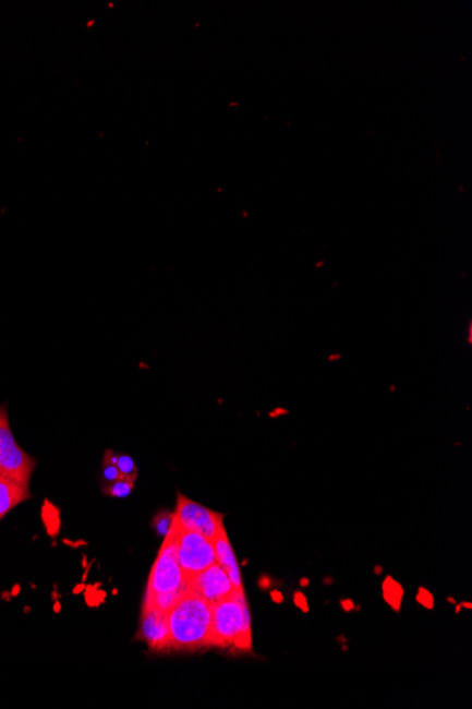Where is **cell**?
<instances>
[{"mask_svg":"<svg viewBox=\"0 0 472 709\" xmlns=\"http://www.w3.org/2000/svg\"><path fill=\"white\" fill-rule=\"evenodd\" d=\"M154 528L160 537H166L169 534L171 527L174 525V513L170 512H160L154 518Z\"/></svg>","mask_w":472,"mask_h":709,"instance_id":"obj_14","label":"cell"},{"mask_svg":"<svg viewBox=\"0 0 472 709\" xmlns=\"http://www.w3.org/2000/svg\"><path fill=\"white\" fill-rule=\"evenodd\" d=\"M271 597H274L275 601L278 603L283 602V597H281L279 592L271 593Z\"/></svg>","mask_w":472,"mask_h":709,"instance_id":"obj_19","label":"cell"},{"mask_svg":"<svg viewBox=\"0 0 472 709\" xmlns=\"http://www.w3.org/2000/svg\"><path fill=\"white\" fill-rule=\"evenodd\" d=\"M213 544L214 550H216L217 563L227 570L233 588H243L240 565H238L235 555H233L232 545L230 540H228L227 531H222L221 534L213 541Z\"/></svg>","mask_w":472,"mask_h":709,"instance_id":"obj_9","label":"cell"},{"mask_svg":"<svg viewBox=\"0 0 472 709\" xmlns=\"http://www.w3.org/2000/svg\"><path fill=\"white\" fill-rule=\"evenodd\" d=\"M250 611L243 588L213 603L211 640L209 646L230 649L240 636L245 613Z\"/></svg>","mask_w":472,"mask_h":709,"instance_id":"obj_2","label":"cell"},{"mask_svg":"<svg viewBox=\"0 0 472 709\" xmlns=\"http://www.w3.org/2000/svg\"><path fill=\"white\" fill-rule=\"evenodd\" d=\"M384 597L395 609H399L402 603L403 589L392 578H388L384 584Z\"/></svg>","mask_w":472,"mask_h":709,"instance_id":"obj_11","label":"cell"},{"mask_svg":"<svg viewBox=\"0 0 472 709\" xmlns=\"http://www.w3.org/2000/svg\"><path fill=\"white\" fill-rule=\"evenodd\" d=\"M104 478L108 480L109 483L116 482V480L121 479V473L116 465H104Z\"/></svg>","mask_w":472,"mask_h":709,"instance_id":"obj_15","label":"cell"},{"mask_svg":"<svg viewBox=\"0 0 472 709\" xmlns=\"http://www.w3.org/2000/svg\"><path fill=\"white\" fill-rule=\"evenodd\" d=\"M302 585H308V580H307V579H303V580H302Z\"/></svg>","mask_w":472,"mask_h":709,"instance_id":"obj_20","label":"cell"},{"mask_svg":"<svg viewBox=\"0 0 472 709\" xmlns=\"http://www.w3.org/2000/svg\"><path fill=\"white\" fill-rule=\"evenodd\" d=\"M167 617L171 650L195 651L209 646L213 603L197 593L185 591L167 612Z\"/></svg>","mask_w":472,"mask_h":709,"instance_id":"obj_1","label":"cell"},{"mask_svg":"<svg viewBox=\"0 0 472 709\" xmlns=\"http://www.w3.org/2000/svg\"><path fill=\"white\" fill-rule=\"evenodd\" d=\"M35 468V458L17 445L9 423L7 408L0 406V469L4 478L28 488Z\"/></svg>","mask_w":472,"mask_h":709,"instance_id":"obj_4","label":"cell"},{"mask_svg":"<svg viewBox=\"0 0 472 709\" xmlns=\"http://www.w3.org/2000/svg\"><path fill=\"white\" fill-rule=\"evenodd\" d=\"M119 455L113 450L105 452L104 465H116L118 464Z\"/></svg>","mask_w":472,"mask_h":709,"instance_id":"obj_18","label":"cell"},{"mask_svg":"<svg viewBox=\"0 0 472 709\" xmlns=\"http://www.w3.org/2000/svg\"><path fill=\"white\" fill-rule=\"evenodd\" d=\"M31 498V490L12 479L0 478V520L17 504Z\"/></svg>","mask_w":472,"mask_h":709,"instance_id":"obj_10","label":"cell"},{"mask_svg":"<svg viewBox=\"0 0 472 709\" xmlns=\"http://www.w3.org/2000/svg\"><path fill=\"white\" fill-rule=\"evenodd\" d=\"M294 604H298L303 612L308 611L307 598L302 592L294 593Z\"/></svg>","mask_w":472,"mask_h":709,"instance_id":"obj_17","label":"cell"},{"mask_svg":"<svg viewBox=\"0 0 472 709\" xmlns=\"http://www.w3.org/2000/svg\"><path fill=\"white\" fill-rule=\"evenodd\" d=\"M417 601L426 608H433V597L426 591V589H421L417 594Z\"/></svg>","mask_w":472,"mask_h":709,"instance_id":"obj_16","label":"cell"},{"mask_svg":"<svg viewBox=\"0 0 472 709\" xmlns=\"http://www.w3.org/2000/svg\"><path fill=\"white\" fill-rule=\"evenodd\" d=\"M185 578L180 568L178 551H176L174 532L170 530L165 537L159 555H157L149 580H147L146 598L160 597V594L184 593Z\"/></svg>","mask_w":472,"mask_h":709,"instance_id":"obj_3","label":"cell"},{"mask_svg":"<svg viewBox=\"0 0 472 709\" xmlns=\"http://www.w3.org/2000/svg\"><path fill=\"white\" fill-rule=\"evenodd\" d=\"M0 478H3L2 469H0Z\"/></svg>","mask_w":472,"mask_h":709,"instance_id":"obj_21","label":"cell"},{"mask_svg":"<svg viewBox=\"0 0 472 709\" xmlns=\"http://www.w3.org/2000/svg\"><path fill=\"white\" fill-rule=\"evenodd\" d=\"M137 639L155 651L170 649V629L167 612L160 611L149 603L143 604L141 630Z\"/></svg>","mask_w":472,"mask_h":709,"instance_id":"obj_8","label":"cell"},{"mask_svg":"<svg viewBox=\"0 0 472 709\" xmlns=\"http://www.w3.org/2000/svg\"><path fill=\"white\" fill-rule=\"evenodd\" d=\"M133 486H135V483L129 482L125 479H119L105 486L104 493L112 497H128L132 493Z\"/></svg>","mask_w":472,"mask_h":709,"instance_id":"obj_13","label":"cell"},{"mask_svg":"<svg viewBox=\"0 0 472 709\" xmlns=\"http://www.w3.org/2000/svg\"><path fill=\"white\" fill-rule=\"evenodd\" d=\"M187 591L199 594L205 601L216 603L235 591L227 570L218 563L185 579Z\"/></svg>","mask_w":472,"mask_h":709,"instance_id":"obj_7","label":"cell"},{"mask_svg":"<svg viewBox=\"0 0 472 709\" xmlns=\"http://www.w3.org/2000/svg\"><path fill=\"white\" fill-rule=\"evenodd\" d=\"M174 522L180 528L197 532V534L205 537V539L211 542L222 531H227L226 527H223V514L209 510V508L193 502V500L183 496L181 493L178 496Z\"/></svg>","mask_w":472,"mask_h":709,"instance_id":"obj_6","label":"cell"},{"mask_svg":"<svg viewBox=\"0 0 472 709\" xmlns=\"http://www.w3.org/2000/svg\"><path fill=\"white\" fill-rule=\"evenodd\" d=\"M171 530L174 532L176 551L185 579L217 563L216 550L211 541L197 532L180 528L176 522Z\"/></svg>","mask_w":472,"mask_h":709,"instance_id":"obj_5","label":"cell"},{"mask_svg":"<svg viewBox=\"0 0 472 709\" xmlns=\"http://www.w3.org/2000/svg\"><path fill=\"white\" fill-rule=\"evenodd\" d=\"M117 468L119 473H121V479L129 480V482L135 483L137 478V468L135 461L128 455H119Z\"/></svg>","mask_w":472,"mask_h":709,"instance_id":"obj_12","label":"cell"}]
</instances>
